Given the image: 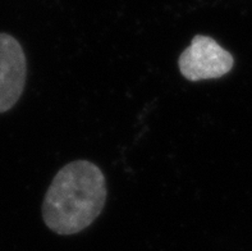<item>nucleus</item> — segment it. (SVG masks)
<instances>
[{
	"label": "nucleus",
	"instance_id": "obj_2",
	"mask_svg": "<svg viewBox=\"0 0 252 251\" xmlns=\"http://www.w3.org/2000/svg\"><path fill=\"white\" fill-rule=\"evenodd\" d=\"M234 59L214 38L197 35L191 45L179 55L178 67L189 81L211 80L227 74L233 68Z\"/></svg>",
	"mask_w": 252,
	"mask_h": 251
},
{
	"label": "nucleus",
	"instance_id": "obj_1",
	"mask_svg": "<svg viewBox=\"0 0 252 251\" xmlns=\"http://www.w3.org/2000/svg\"><path fill=\"white\" fill-rule=\"evenodd\" d=\"M106 201L101 169L89 160H76L58 172L42 203V218L58 235H74L94 223Z\"/></svg>",
	"mask_w": 252,
	"mask_h": 251
},
{
	"label": "nucleus",
	"instance_id": "obj_3",
	"mask_svg": "<svg viewBox=\"0 0 252 251\" xmlns=\"http://www.w3.org/2000/svg\"><path fill=\"white\" fill-rule=\"evenodd\" d=\"M27 62L22 46L13 36L0 34V113L14 107L22 95Z\"/></svg>",
	"mask_w": 252,
	"mask_h": 251
}]
</instances>
